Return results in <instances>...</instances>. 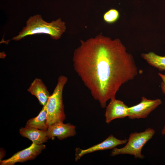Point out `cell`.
<instances>
[{"mask_svg": "<svg viewBox=\"0 0 165 165\" xmlns=\"http://www.w3.org/2000/svg\"><path fill=\"white\" fill-rule=\"evenodd\" d=\"M119 16V13L117 10L114 9H111L104 13L103 18L106 23L112 24L117 21Z\"/></svg>", "mask_w": 165, "mask_h": 165, "instance_id": "5bb4252c", "label": "cell"}, {"mask_svg": "<svg viewBox=\"0 0 165 165\" xmlns=\"http://www.w3.org/2000/svg\"><path fill=\"white\" fill-rule=\"evenodd\" d=\"M68 80V78L64 75L58 77L56 86L46 104L48 126L57 122H63L65 119L62 94Z\"/></svg>", "mask_w": 165, "mask_h": 165, "instance_id": "277c9868", "label": "cell"}, {"mask_svg": "<svg viewBox=\"0 0 165 165\" xmlns=\"http://www.w3.org/2000/svg\"><path fill=\"white\" fill-rule=\"evenodd\" d=\"M75 128L73 125L59 121L49 125L47 131L49 139L53 140L56 137L61 140L75 136L76 134Z\"/></svg>", "mask_w": 165, "mask_h": 165, "instance_id": "ba28073f", "label": "cell"}, {"mask_svg": "<svg viewBox=\"0 0 165 165\" xmlns=\"http://www.w3.org/2000/svg\"><path fill=\"white\" fill-rule=\"evenodd\" d=\"M73 53L74 69L101 107L115 98L120 87L134 79L138 68L133 56L119 38L101 34L86 41Z\"/></svg>", "mask_w": 165, "mask_h": 165, "instance_id": "6da1fadb", "label": "cell"}, {"mask_svg": "<svg viewBox=\"0 0 165 165\" xmlns=\"http://www.w3.org/2000/svg\"><path fill=\"white\" fill-rule=\"evenodd\" d=\"M106 107L105 115L107 123L114 119L128 116L129 107L120 100L115 98L111 99Z\"/></svg>", "mask_w": 165, "mask_h": 165, "instance_id": "9c48e42d", "label": "cell"}, {"mask_svg": "<svg viewBox=\"0 0 165 165\" xmlns=\"http://www.w3.org/2000/svg\"><path fill=\"white\" fill-rule=\"evenodd\" d=\"M158 74L162 79L160 88L163 93L165 94V75L160 73H158Z\"/></svg>", "mask_w": 165, "mask_h": 165, "instance_id": "9a60e30c", "label": "cell"}, {"mask_svg": "<svg viewBox=\"0 0 165 165\" xmlns=\"http://www.w3.org/2000/svg\"><path fill=\"white\" fill-rule=\"evenodd\" d=\"M162 102L160 99L151 100L142 97L139 103L129 107L128 117L131 119L146 118Z\"/></svg>", "mask_w": 165, "mask_h": 165, "instance_id": "5b68a950", "label": "cell"}, {"mask_svg": "<svg viewBox=\"0 0 165 165\" xmlns=\"http://www.w3.org/2000/svg\"><path fill=\"white\" fill-rule=\"evenodd\" d=\"M164 119L165 120V117ZM161 133L162 135H165V124L161 131Z\"/></svg>", "mask_w": 165, "mask_h": 165, "instance_id": "e0dca14e", "label": "cell"}, {"mask_svg": "<svg viewBox=\"0 0 165 165\" xmlns=\"http://www.w3.org/2000/svg\"><path fill=\"white\" fill-rule=\"evenodd\" d=\"M65 23L61 18L50 22L44 20L40 14H37L30 16L26 22V26L12 40L19 41L29 35L39 34L49 35L51 38L57 40L60 39L65 31Z\"/></svg>", "mask_w": 165, "mask_h": 165, "instance_id": "7a4b0ae2", "label": "cell"}, {"mask_svg": "<svg viewBox=\"0 0 165 165\" xmlns=\"http://www.w3.org/2000/svg\"><path fill=\"white\" fill-rule=\"evenodd\" d=\"M155 133L154 129L148 128L143 132L131 133L126 145L121 148L112 149L110 155L115 156L119 155L129 154L133 155L136 158L143 159L144 156L142 154V149L152 139Z\"/></svg>", "mask_w": 165, "mask_h": 165, "instance_id": "3957f363", "label": "cell"}, {"mask_svg": "<svg viewBox=\"0 0 165 165\" xmlns=\"http://www.w3.org/2000/svg\"><path fill=\"white\" fill-rule=\"evenodd\" d=\"M48 127L47 123L46 105L43 107L38 115L35 118L28 120L26 122L25 127L34 128L43 130H47Z\"/></svg>", "mask_w": 165, "mask_h": 165, "instance_id": "7c38bea8", "label": "cell"}, {"mask_svg": "<svg viewBox=\"0 0 165 165\" xmlns=\"http://www.w3.org/2000/svg\"><path fill=\"white\" fill-rule=\"evenodd\" d=\"M43 144L32 143L28 147L18 151L8 159L0 161L1 165H14L16 163H23L35 158L46 148Z\"/></svg>", "mask_w": 165, "mask_h": 165, "instance_id": "8992f818", "label": "cell"}, {"mask_svg": "<svg viewBox=\"0 0 165 165\" xmlns=\"http://www.w3.org/2000/svg\"><path fill=\"white\" fill-rule=\"evenodd\" d=\"M20 135L31 140L32 143L41 145L49 139L47 130H43L34 128L21 127L19 130Z\"/></svg>", "mask_w": 165, "mask_h": 165, "instance_id": "8fae6325", "label": "cell"}, {"mask_svg": "<svg viewBox=\"0 0 165 165\" xmlns=\"http://www.w3.org/2000/svg\"><path fill=\"white\" fill-rule=\"evenodd\" d=\"M27 90L35 96L43 106L46 105L51 95L42 80L37 78L33 80Z\"/></svg>", "mask_w": 165, "mask_h": 165, "instance_id": "30bf717a", "label": "cell"}, {"mask_svg": "<svg viewBox=\"0 0 165 165\" xmlns=\"http://www.w3.org/2000/svg\"><path fill=\"white\" fill-rule=\"evenodd\" d=\"M141 56L150 65L160 71H165V56H160L150 52L142 53Z\"/></svg>", "mask_w": 165, "mask_h": 165, "instance_id": "4fadbf2b", "label": "cell"}, {"mask_svg": "<svg viewBox=\"0 0 165 165\" xmlns=\"http://www.w3.org/2000/svg\"><path fill=\"white\" fill-rule=\"evenodd\" d=\"M127 141L126 139L120 140L111 134L101 142L91 146L85 149L79 148H76L75 150V161L79 160L83 155L96 151L113 149L116 146L126 144Z\"/></svg>", "mask_w": 165, "mask_h": 165, "instance_id": "52a82bcc", "label": "cell"}, {"mask_svg": "<svg viewBox=\"0 0 165 165\" xmlns=\"http://www.w3.org/2000/svg\"><path fill=\"white\" fill-rule=\"evenodd\" d=\"M6 154V152L4 151V149H0V161L5 156Z\"/></svg>", "mask_w": 165, "mask_h": 165, "instance_id": "2e32d148", "label": "cell"}]
</instances>
